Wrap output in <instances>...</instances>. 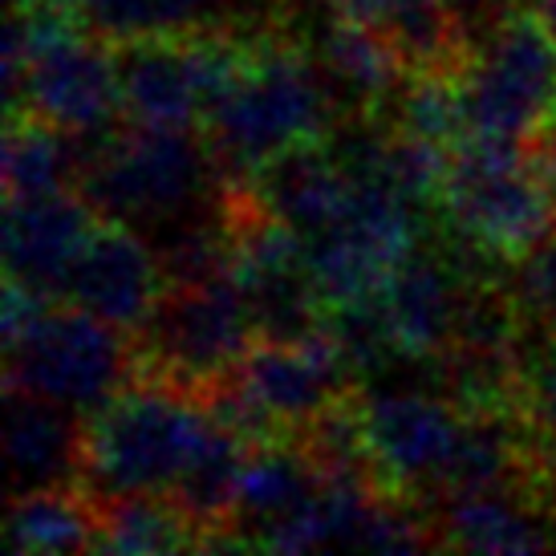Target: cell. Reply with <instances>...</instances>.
<instances>
[{
	"instance_id": "6da1fadb",
	"label": "cell",
	"mask_w": 556,
	"mask_h": 556,
	"mask_svg": "<svg viewBox=\"0 0 556 556\" xmlns=\"http://www.w3.org/2000/svg\"><path fill=\"white\" fill-rule=\"evenodd\" d=\"M338 118L345 106L317 53L277 21L256 29L240 78L203 118V139L224 184H252L277 155L329 139Z\"/></svg>"
},
{
	"instance_id": "7a4b0ae2",
	"label": "cell",
	"mask_w": 556,
	"mask_h": 556,
	"mask_svg": "<svg viewBox=\"0 0 556 556\" xmlns=\"http://www.w3.org/2000/svg\"><path fill=\"white\" fill-rule=\"evenodd\" d=\"M212 427L216 415L200 394L139 374L106 406L81 418L78 488L93 504L147 492L170 495Z\"/></svg>"
},
{
	"instance_id": "3957f363",
	"label": "cell",
	"mask_w": 556,
	"mask_h": 556,
	"mask_svg": "<svg viewBox=\"0 0 556 556\" xmlns=\"http://www.w3.org/2000/svg\"><path fill=\"white\" fill-rule=\"evenodd\" d=\"M434 216L443 236L511 268L556 236V155L532 142L464 139Z\"/></svg>"
},
{
	"instance_id": "277c9868",
	"label": "cell",
	"mask_w": 556,
	"mask_h": 556,
	"mask_svg": "<svg viewBox=\"0 0 556 556\" xmlns=\"http://www.w3.org/2000/svg\"><path fill=\"white\" fill-rule=\"evenodd\" d=\"M78 187L98 216L159 232L224 200V175L207 139L139 123L86 147Z\"/></svg>"
},
{
	"instance_id": "5b68a950",
	"label": "cell",
	"mask_w": 556,
	"mask_h": 556,
	"mask_svg": "<svg viewBox=\"0 0 556 556\" xmlns=\"http://www.w3.org/2000/svg\"><path fill=\"white\" fill-rule=\"evenodd\" d=\"M467 139L536 142L556 126V33L541 9H511L471 25L459 65Z\"/></svg>"
},
{
	"instance_id": "8992f818",
	"label": "cell",
	"mask_w": 556,
	"mask_h": 556,
	"mask_svg": "<svg viewBox=\"0 0 556 556\" xmlns=\"http://www.w3.org/2000/svg\"><path fill=\"white\" fill-rule=\"evenodd\" d=\"M354 374L329 329L309 338H256L219 387L203 394L219 422L248 443L296 439L313 418L354 390Z\"/></svg>"
},
{
	"instance_id": "52a82bcc",
	"label": "cell",
	"mask_w": 556,
	"mask_h": 556,
	"mask_svg": "<svg viewBox=\"0 0 556 556\" xmlns=\"http://www.w3.org/2000/svg\"><path fill=\"white\" fill-rule=\"evenodd\" d=\"M4 387L65 406L78 418L106 406L142 374L139 341L130 345V333L70 301L49 305L41 321L4 350Z\"/></svg>"
},
{
	"instance_id": "ba28073f",
	"label": "cell",
	"mask_w": 556,
	"mask_h": 556,
	"mask_svg": "<svg viewBox=\"0 0 556 556\" xmlns=\"http://www.w3.org/2000/svg\"><path fill=\"white\" fill-rule=\"evenodd\" d=\"M261 338L244 289L232 273L195 285H167V293L139 333L142 374L207 394L240 366Z\"/></svg>"
},
{
	"instance_id": "9c48e42d",
	"label": "cell",
	"mask_w": 556,
	"mask_h": 556,
	"mask_svg": "<svg viewBox=\"0 0 556 556\" xmlns=\"http://www.w3.org/2000/svg\"><path fill=\"white\" fill-rule=\"evenodd\" d=\"M350 175L354 187L341 216L309 236L313 285L325 309L378 296L402 256L418 244L415 203L374 170H350Z\"/></svg>"
},
{
	"instance_id": "30bf717a",
	"label": "cell",
	"mask_w": 556,
	"mask_h": 556,
	"mask_svg": "<svg viewBox=\"0 0 556 556\" xmlns=\"http://www.w3.org/2000/svg\"><path fill=\"white\" fill-rule=\"evenodd\" d=\"M362 431L378 488L402 500H439L464 434V410L439 394L390 390L362 399Z\"/></svg>"
},
{
	"instance_id": "8fae6325",
	"label": "cell",
	"mask_w": 556,
	"mask_h": 556,
	"mask_svg": "<svg viewBox=\"0 0 556 556\" xmlns=\"http://www.w3.org/2000/svg\"><path fill=\"white\" fill-rule=\"evenodd\" d=\"M488 256L443 236L434 248H410L378 293L399 362H439L455 341L467 289L492 277Z\"/></svg>"
},
{
	"instance_id": "7c38bea8",
	"label": "cell",
	"mask_w": 556,
	"mask_h": 556,
	"mask_svg": "<svg viewBox=\"0 0 556 556\" xmlns=\"http://www.w3.org/2000/svg\"><path fill=\"white\" fill-rule=\"evenodd\" d=\"M163 293H167V273L159 252L147 244L142 228L102 216L70 268L62 301L139 338Z\"/></svg>"
},
{
	"instance_id": "4fadbf2b",
	"label": "cell",
	"mask_w": 556,
	"mask_h": 556,
	"mask_svg": "<svg viewBox=\"0 0 556 556\" xmlns=\"http://www.w3.org/2000/svg\"><path fill=\"white\" fill-rule=\"evenodd\" d=\"M98 212L86 195H41L4 203V273L46 296H65L70 268L98 228Z\"/></svg>"
},
{
	"instance_id": "5bb4252c",
	"label": "cell",
	"mask_w": 556,
	"mask_h": 556,
	"mask_svg": "<svg viewBox=\"0 0 556 556\" xmlns=\"http://www.w3.org/2000/svg\"><path fill=\"white\" fill-rule=\"evenodd\" d=\"M434 536L459 553H541L556 548V508L536 488L455 492L434 504Z\"/></svg>"
},
{
	"instance_id": "9a60e30c",
	"label": "cell",
	"mask_w": 556,
	"mask_h": 556,
	"mask_svg": "<svg viewBox=\"0 0 556 556\" xmlns=\"http://www.w3.org/2000/svg\"><path fill=\"white\" fill-rule=\"evenodd\" d=\"M313 53L321 62L325 78L333 81L350 123H382L394 93L410 78L399 46L387 33L366 21H350L333 9L317 25Z\"/></svg>"
},
{
	"instance_id": "2e32d148",
	"label": "cell",
	"mask_w": 556,
	"mask_h": 556,
	"mask_svg": "<svg viewBox=\"0 0 556 556\" xmlns=\"http://www.w3.org/2000/svg\"><path fill=\"white\" fill-rule=\"evenodd\" d=\"M9 390V387H4ZM4 459L13 492L78 483L81 467V422L74 410L9 390L4 394Z\"/></svg>"
},
{
	"instance_id": "e0dca14e",
	"label": "cell",
	"mask_w": 556,
	"mask_h": 556,
	"mask_svg": "<svg viewBox=\"0 0 556 556\" xmlns=\"http://www.w3.org/2000/svg\"><path fill=\"white\" fill-rule=\"evenodd\" d=\"M317 488H321V476L296 439L248 443L232 525H228V548H261L264 532L301 504H309Z\"/></svg>"
},
{
	"instance_id": "ac0fdd59",
	"label": "cell",
	"mask_w": 556,
	"mask_h": 556,
	"mask_svg": "<svg viewBox=\"0 0 556 556\" xmlns=\"http://www.w3.org/2000/svg\"><path fill=\"white\" fill-rule=\"evenodd\" d=\"M244 187L256 195L264 212H273L309 240L341 216L354 175L341 163V155L325 151V142H309V147H293L277 155Z\"/></svg>"
},
{
	"instance_id": "d6986e66",
	"label": "cell",
	"mask_w": 556,
	"mask_h": 556,
	"mask_svg": "<svg viewBox=\"0 0 556 556\" xmlns=\"http://www.w3.org/2000/svg\"><path fill=\"white\" fill-rule=\"evenodd\" d=\"M277 9L280 0H78L86 25L114 46L224 25H277Z\"/></svg>"
},
{
	"instance_id": "ffe728a7",
	"label": "cell",
	"mask_w": 556,
	"mask_h": 556,
	"mask_svg": "<svg viewBox=\"0 0 556 556\" xmlns=\"http://www.w3.org/2000/svg\"><path fill=\"white\" fill-rule=\"evenodd\" d=\"M86 142L65 135L62 126L37 118L29 110L9 114L4 126V203L9 200H41L70 191V184L81 179Z\"/></svg>"
},
{
	"instance_id": "44dd1931",
	"label": "cell",
	"mask_w": 556,
	"mask_h": 556,
	"mask_svg": "<svg viewBox=\"0 0 556 556\" xmlns=\"http://www.w3.org/2000/svg\"><path fill=\"white\" fill-rule=\"evenodd\" d=\"M4 536L16 556L93 553L98 544V504L78 483L13 492Z\"/></svg>"
},
{
	"instance_id": "7402d4cb",
	"label": "cell",
	"mask_w": 556,
	"mask_h": 556,
	"mask_svg": "<svg viewBox=\"0 0 556 556\" xmlns=\"http://www.w3.org/2000/svg\"><path fill=\"white\" fill-rule=\"evenodd\" d=\"M203 548V528L170 495H118L98 504V544L93 553H191Z\"/></svg>"
},
{
	"instance_id": "603a6c76",
	"label": "cell",
	"mask_w": 556,
	"mask_h": 556,
	"mask_svg": "<svg viewBox=\"0 0 556 556\" xmlns=\"http://www.w3.org/2000/svg\"><path fill=\"white\" fill-rule=\"evenodd\" d=\"M508 293L532 333L556 329V236L511 264Z\"/></svg>"
},
{
	"instance_id": "cb8c5ba5",
	"label": "cell",
	"mask_w": 556,
	"mask_h": 556,
	"mask_svg": "<svg viewBox=\"0 0 556 556\" xmlns=\"http://www.w3.org/2000/svg\"><path fill=\"white\" fill-rule=\"evenodd\" d=\"M53 305V296L37 293L29 285H21V280H4V317H0V329H4V350L16 345V341L29 333L33 325L41 321V313Z\"/></svg>"
},
{
	"instance_id": "d4e9b609",
	"label": "cell",
	"mask_w": 556,
	"mask_h": 556,
	"mask_svg": "<svg viewBox=\"0 0 556 556\" xmlns=\"http://www.w3.org/2000/svg\"><path fill=\"white\" fill-rule=\"evenodd\" d=\"M402 0H329V9L341 16H350V21H366V25H387L390 16L399 13Z\"/></svg>"
},
{
	"instance_id": "484cf974",
	"label": "cell",
	"mask_w": 556,
	"mask_h": 556,
	"mask_svg": "<svg viewBox=\"0 0 556 556\" xmlns=\"http://www.w3.org/2000/svg\"><path fill=\"white\" fill-rule=\"evenodd\" d=\"M443 4H451V9H459V13H464L467 21H471V25H476L479 16H488V13H495V9H500L495 0H443Z\"/></svg>"
},
{
	"instance_id": "4316f807",
	"label": "cell",
	"mask_w": 556,
	"mask_h": 556,
	"mask_svg": "<svg viewBox=\"0 0 556 556\" xmlns=\"http://www.w3.org/2000/svg\"><path fill=\"white\" fill-rule=\"evenodd\" d=\"M541 13L548 16V25H553V33H556V0H541Z\"/></svg>"
},
{
	"instance_id": "83f0119b",
	"label": "cell",
	"mask_w": 556,
	"mask_h": 556,
	"mask_svg": "<svg viewBox=\"0 0 556 556\" xmlns=\"http://www.w3.org/2000/svg\"><path fill=\"white\" fill-rule=\"evenodd\" d=\"M13 4H74L78 9V0H13Z\"/></svg>"
},
{
	"instance_id": "f1b7e54d",
	"label": "cell",
	"mask_w": 556,
	"mask_h": 556,
	"mask_svg": "<svg viewBox=\"0 0 556 556\" xmlns=\"http://www.w3.org/2000/svg\"><path fill=\"white\" fill-rule=\"evenodd\" d=\"M548 151H553V155H556V126H553V130H548Z\"/></svg>"
}]
</instances>
